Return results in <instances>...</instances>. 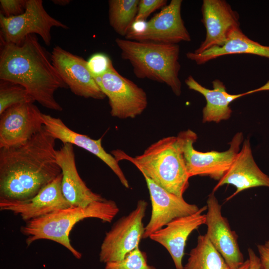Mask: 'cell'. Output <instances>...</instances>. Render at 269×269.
<instances>
[{
	"label": "cell",
	"instance_id": "obj_1",
	"mask_svg": "<svg viewBox=\"0 0 269 269\" xmlns=\"http://www.w3.org/2000/svg\"><path fill=\"white\" fill-rule=\"evenodd\" d=\"M56 140L43 127L24 143L0 148V200L30 199L61 173Z\"/></svg>",
	"mask_w": 269,
	"mask_h": 269
},
{
	"label": "cell",
	"instance_id": "obj_2",
	"mask_svg": "<svg viewBox=\"0 0 269 269\" xmlns=\"http://www.w3.org/2000/svg\"><path fill=\"white\" fill-rule=\"evenodd\" d=\"M0 79L23 86L44 107L63 110L54 95L68 87L35 34L27 35L20 44L0 40Z\"/></svg>",
	"mask_w": 269,
	"mask_h": 269
},
{
	"label": "cell",
	"instance_id": "obj_3",
	"mask_svg": "<svg viewBox=\"0 0 269 269\" xmlns=\"http://www.w3.org/2000/svg\"><path fill=\"white\" fill-rule=\"evenodd\" d=\"M111 154L117 161L126 160L156 184L179 197L189 186V178L180 142L178 137H163L148 146L140 155L130 156L120 149Z\"/></svg>",
	"mask_w": 269,
	"mask_h": 269
},
{
	"label": "cell",
	"instance_id": "obj_4",
	"mask_svg": "<svg viewBox=\"0 0 269 269\" xmlns=\"http://www.w3.org/2000/svg\"><path fill=\"white\" fill-rule=\"evenodd\" d=\"M119 212L115 201L105 198L84 207L71 206L31 220L21 227L20 232L27 236V246L37 240H49L63 246L76 259H80L82 254L73 247L69 238L74 226L80 221L90 218L110 223Z\"/></svg>",
	"mask_w": 269,
	"mask_h": 269
},
{
	"label": "cell",
	"instance_id": "obj_5",
	"mask_svg": "<svg viewBox=\"0 0 269 269\" xmlns=\"http://www.w3.org/2000/svg\"><path fill=\"white\" fill-rule=\"evenodd\" d=\"M115 42L120 49L122 58L130 63L137 78L164 83L176 96L181 95L180 47L178 44L119 38Z\"/></svg>",
	"mask_w": 269,
	"mask_h": 269
},
{
	"label": "cell",
	"instance_id": "obj_6",
	"mask_svg": "<svg viewBox=\"0 0 269 269\" xmlns=\"http://www.w3.org/2000/svg\"><path fill=\"white\" fill-rule=\"evenodd\" d=\"M177 136L180 142L189 177L207 176L218 181L229 169L244 139L243 133L238 132L229 142L230 146L227 150L201 152L193 147L198 136L193 131L180 132Z\"/></svg>",
	"mask_w": 269,
	"mask_h": 269
},
{
	"label": "cell",
	"instance_id": "obj_7",
	"mask_svg": "<svg viewBox=\"0 0 269 269\" xmlns=\"http://www.w3.org/2000/svg\"><path fill=\"white\" fill-rule=\"evenodd\" d=\"M0 40L5 42L20 44L27 35L37 34L48 46L52 27L68 28L47 13L41 0H27L25 11L17 16L6 17L0 13Z\"/></svg>",
	"mask_w": 269,
	"mask_h": 269
},
{
	"label": "cell",
	"instance_id": "obj_8",
	"mask_svg": "<svg viewBox=\"0 0 269 269\" xmlns=\"http://www.w3.org/2000/svg\"><path fill=\"white\" fill-rule=\"evenodd\" d=\"M93 77L108 98L112 116L121 119H134L146 108L145 92L121 75L113 65L104 74Z\"/></svg>",
	"mask_w": 269,
	"mask_h": 269
},
{
	"label": "cell",
	"instance_id": "obj_9",
	"mask_svg": "<svg viewBox=\"0 0 269 269\" xmlns=\"http://www.w3.org/2000/svg\"><path fill=\"white\" fill-rule=\"evenodd\" d=\"M147 205L144 200H139L134 210L120 218L106 233L100 248L101 262L106 264L121 260L139 247L144 232L143 219Z\"/></svg>",
	"mask_w": 269,
	"mask_h": 269
},
{
	"label": "cell",
	"instance_id": "obj_10",
	"mask_svg": "<svg viewBox=\"0 0 269 269\" xmlns=\"http://www.w3.org/2000/svg\"><path fill=\"white\" fill-rule=\"evenodd\" d=\"M182 3V0H171L158 13L146 21L140 31H129L125 38L170 44L190 42V35L181 17Z\"/></svg>",
	"mask_w": 269,
	"mask_h": 269
},
{
	"label": "cell",
	"instance_id": "obj_11",
	"mask_svg": "<svg viewBox=\"0 0 269 269\" xmlns=\"http://www.w3.org/2000/svg\"><path fill=\"white\" fill-rule=\"evenodd\" d=\"M50 58L61 79L73 93L97 100L106 97L88 69L87 61L83 58L56 46Z\"/></svg>",
	"mask_w": 269,
	"mask_h": 269
},
{
	"label": "cell",
	"instance_id": "obj_12",
	"mask_svg": "<svg viewBox=\"0 0 269 269\" xmlns=\"http://www.w3.org/2000/svg\"><path fill=\"white\" fill-rule=\"evenodd\" d=\"M42 114L32 103L13 105L0 118V148L19 144L28 140L43 128Z\"/></svg>",
	"mask_w": 269,
	"mask_h": 269
},
{
	"label": "cell",
	"instance_id": "obj_13",
	"mask_svg": "<svg viewBox=\"0 0 269 269\" xmlns=\"http://www.w3.org/2000/svg\"><path fill=\"white\" fill-rule=\"evenodd\" d=\"M207 213L205 224L206 235L221 255L231 269H237L244 263V257L238 242V236L221 213V205L211 193L207 200Z\"/></svg>",
	"mask_w": 269,
	"mask_h": 269
},
{
	"label": "cell",
	"instance_id": "obj_14",
	"mask_svg": "<svg viewBox=\"0 0 269 269\" xmlns=\"http://www.w3.org/2000/svg\"><path fill=\"white\" fill-rule=\"evenodd\" d=\"M149 191L151 203V215L144 228L142 239H146L165 227L173 220L196 212L199 208L159 186L143 175Z\"/></svg>",
	"mask_w": 269,
	"mask_h": 269
},
{
	"label": "cell",
	"instance_id": "obj_15",
	"mask_svg": "<svg viewBox=\"0 0 269 269\" xmlns=\"http://www.w3.org/2000/svg\"><path fill=\"white\" fill-rule=\"evenodd\" d=\"M201 11L206 37L193 52L196 54L213 47L223 46L232 30L240 27L239 13L224 0H204Z\"/></svg>",
	"mask_w": 269,
	"mask_h": 269
},
{
	"label": "cell",
	"instance_id": "obj_16",
	"mask_svg": "<svg viewBox=\"0 0 269 269\" xmlns=\"http://www.w3.org/2000/svg\"><path fill=\"white\" fill-rule=\"evenodd\" d=\"M62 174L44 187L36 195L24 201L0 200V210L12 212L28 222L71 205L61 188Z\"/></svg>",
	"mask_w": 269,
	"mask_h": 269
},
{
	"label": "cell",
	"instance_id": "obj_17",
	"mask_svg": "<svg viewBox=\"0 0 269 269\" xmlns=\"http://www.w3.org/2000/svg\"><path fill=\"white\" fill-rule=\"evenodd\" d=\"M204 206L196 212L177 218L149 238L164 247L170 254L176 269H184L182 260L188 237L193 231L205 224L207 210Z\"/></svg>",
	"mask_w": 269,
	"mask_h": 269
},
{
	"label": "cell",
	"instance_id": "obj_18",
	"mask_svg": "<svg viewBox=\"0 0 269 269\" xmlns=\"http://www.w3.org/2000/svg\"><path fill=\"white\" fill-rule=\"evenodd\" d=\"M225 184L236 188L235 192L226 200L240 192L251 188L264 186L269 188V176L263 172L256 163L249 138L246 139L229 169L214 187L215 192Z\"/></svg>",
	"mask_w": 269,
	"mask_h": 269
},
{
	"label": "cell",
	"instance_id": "obj_19",
	"mask_svg": "<svg viewBox=\"0 0 269 269\" xmlns=\"http://www.w3.org/2000/svg\"><path fill=\"white\" fill-rule=\"evenodd\" d=\"M73 146L71 143H64L56 150V159L61 170V188L65 198L71 206L84 207L105 198L93 192L80 177L76 165Z\"/></svg>",
	"mask_w": 269,
	"mask_h": 269
},
{
	"label": "cell",
	"instance_id": "obj_20",
	"mask_svg": "<svg viewBox=\"0 0 269 269\" xmlns=\"http://www.w3.org/2000/svg\"><path fill=\"white\" fill-rule=\"evenodd\" d=\"M42 117L44 128L52 136L61 141L63 144L71 143L96 155L111 169L124 187H130L118 161L102 146V137L94 139L86 135L76 133L69 128L60 118L44 114H42Z\"/></svg>",
	"mask_w": 269,
	"mask_h": 269
},
{
	"label": "cell",
	"instance_id": "obj_21",
	"mask_svg": "<svg viewBox=\"0 0 269 269\" xmlns=\"http://www.w3.org/2000/svg\"><path fill=\"white\" fill-rule=\"evenodd\" d=\"M189 89L199 93L206 100V105L202 110V122L219 123L230 119L232 110L230 104L234 100L253 93L269 90V81L263 86L238 94H231L226 91L223 82L218 79L212 82L213 89H209L199 83L191 75L185 80Z\"/></svg>",
	"mask_w": 269,
	"mask_h": 269
},
{
	"label": "cell",
	"instance_id": "obj_22",
	"mask_svg": "<svg viewBox=\"0 0 269 269\" xmlns=\"http://www.w3.org/2000/svg\"><path fill=\"white\" fill-rule=\"evenodd\" d=\"M241 54L256 55L269 58V46L262 45L250 39L240 27H237L230 33L227 41L223 46L213 47L200 54L189 52L186 56L197 64L201 65L222 56Z\"/></svg>",
	"mask_w": 269,
	"mask_h": 269
},
{
	"label": "cell",
	"instance_id": "obj_23",
	"mask_svg": "<svg viewBox=\"0 0 269 269\" xmlns=\"http://www.w3.org/2000/svg\"><path fill=\"white\" fill-rule=\"evenodd\" d=\"M184 269H231L205 235L197 238L196 246L189 254Z\"/></svg>",
	"mask_w": 269,
	"mask_h": 269
},
{
	"label": "cell",
	"instance_id": "obj_24",
	"mask_svg": "<svg viewBox=\"0 0 269 269\" xmlns=\"http://www.w3.org/2000/svg\"><path fill=\"white\" fill-rule=\"evenodd\" d=\"M139 0H109L110 25L118 34L126 36L134 21Z\"/></svg>",
	"mask_w": 269,
	"mask_h": 269
},
{
	"label": "cell",
	"instance_id": "obj_25",
	"mask_svg": "<svg viewBox=\"0 0 269 269\" xmlns=\"http://www.w3.org/2000/svg\"><path fill=\"white\" fill-rule=\"evenodd\" d=\"M35 101L23 86L11 82L0 80V115L8 108L20 103Z\"/></svg>",
	"mask_w": 269,
	"mask_h": 269
},
{
	"label": "cell",
	"instance_id": "obj_26",
	"mask_svg": "<svg viewBox=\"0 0 269 269\" xmlns=\"http://www.w3.org/2000/svg\"><path fill=\"white\" fill-rule=\"evenodd\" d=\"M104 269H156L148 264L147 256L139 247L131 251L120 261L105 264Z\"/></svg>",
	"mask_w": 269,
	"mask_h": 269
},
{
	"label": "cell",
	"instance_id": "obj_27",
	"mask_svg": "<svg viewBox=\"0 0 269 269\" xmlns=\"http://www.w3.org/2000/svg\"><path fill=\"white\" fill-rule=\"evenodd\" d=\"M113 65L111 59L104 53H95L87 61V67L93 76L104 74Z\"/></svg>",
	"mask_w": 269,
	"mask_h": 269
},
{
	"label": "cell",
	"instance_id": "obj_28",
	"mask_svg": "<svg viewBox=\"0 0 269 269\" xmlns=\"http://www.w3.org/2000/svg\"><path fill=\"white\" fill-rule=\"evenodd\" d=\"M167 2L166 0H139L134 21H145L151 13L166 5Z\"/></svg>",
	"mask_w": 269,
	"mask_h": 269
},
{
	"label": "cell",
	"instance_id": "obj_29",
	"mask_svg": "<svg viewBox=\"0 0 269 269\" xmlns=\"http://www.w3.org/2000/svg\"><path fill=\"white\" fill-rule=\"evenodd\" d=\"M27 0H0L1 12L6 17L21 14L25 9Z\"/></svg>",
	"mask_w": 269,
	"mask_h": 269
},
{
	"label": "cell",
	"instance_id": "obj_30",
	"mask_svg": "<svg viewBox=\"0 0 269 269\" xmlns=\"http://www.w3.org/2000/svg\"><path fill=\"white\" fill-rule=\"evenodd\" d=\"M257 249L262 269H269V247L265 244H259Z\"/></svg>",
	"mask_w": 269,
	"mask_h": 269
},
{
	"label": "cell",
	"instance_id": "obj_31",
	"mask_svg": "<svg viewBox=\"0 0 269 269\" xmlns=\"http://www.w3.org/2000/svg\"><path fill=\"white\" fill-rule=\"evenodd\" d=\"M250 269H262L260 258L256 254L253 250L248 248Z\"/></svg>",
	"mask_w": 269,
	"mask_h": 269
},
{
	"label": "cell",
	"instance_id": "obj_32",
	"mask_svg": "<svg viewBox=\"0 0 269 269\" xmlns=\"http://www.w3.org/2000/svg\"><path fill=\"white\" fill-rule=\"evenodd\" d=\"M53 2L56 4L59 5H66L68 4H69L71 0H52Z\"/></svg>",
	"mask_w": 269,
	"mask_h": 269
},
{
	"label": "cell",
	"instance_id": "obj_33",
	"mask_svg": "<svg viewBox=\"0 0 269 269\" xmlns=\"http://www.w3.org/2000/svg\"><path fill=\"white\" fill-rule=\"evenodd\" d=\"M237 269H250V262L249 259L245 261L244 264Z\"/></svg>",
	"mask_w": 269,
	"mask_h": 269
},
{
	"label": "cell",
	"instance_id": "obj_34",
	"mask_svg": "<svg viewBox=\"0 0 269 269\" xmlns=\"http://www.w3.org/2000/svg\"><path fill=\"white\" fill-rule=\"evenodd\" d=\"M264 244L266 245L267 246L269 247V240L266 242V243Z\"/></svg>",
	"mask_w": 269,
	"mask_h": 269
}]
</instances>
